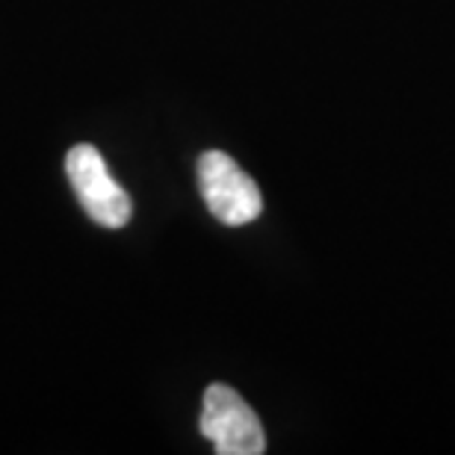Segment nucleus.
I'll return each mask as SVG.
<instances>
[{"label": "nucleus", "instance_id": "1", "mask_svg": "<svg viewBox=\"0 0 455 455\" xmlns=\"http://www.w3.org/2000/svg\"><path fill=\"white\" fill-rule=\"evenodd\" d=\"M198 189L207 211L228 228L249 225L263 211L258 184L222 151H204L198 157Z\"/></svg>", "mask_w": 455, "mask_h": 455}, {"label": "nucleus", "instance_id": "2", "mask_svg": "<svg viewBox=\"0 0 455 455\" xmlns=\"http://www.w3.org/2000/svg\"><path fill=\"white\" fill-rule=\"evenodd\" d=\"M202 435L220 455H260L267 452V435L251 405L228 385L204 390Z\"/></svg>", "mask_w": 455, "mask_h": 455}, {"label": "nucleus", "instance_id": "3", "mask_svg": "<svg viewBox=\"0 0 455 455\" xmlns=\"http://www.w3.org/2000/svg\"><path fill=\"white\" fill-rule=\"evenodd\" d=\"M66 175L77 193V202L84 204L89 220L104 228H124L131 222V196L116 184L107 172V163L95 145H75L66 157Z\"/></svg>", "mask_w": 455, "mask_h": 455}]
</instances>
